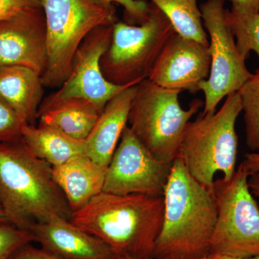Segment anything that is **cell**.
I'll use <instances>...</instances> for the list:
<instances>
[{
    "mask_svg": "<svg viewBox=\"0 0 259 259\" xmlns=\"http://www.w3.org/2000/svg\"><path fill=\"white\" fill-rule=\"evenodd\" d=\"M112 259H136L134 258H131V257L127 256V255H114L113 258Z\"/></svg>",
    "mask_w": 259,
    "mask_h": 259,
    "instance_id": "d6a6232c",
    "label": "cell"
},
{
    "mask_svg": "<svg viewBox=\"0 0 259 259\" xmlns=\"http://www.w3.org/2000/svg\"><path fill=\"white\" fill-rule=\"evenodd\" d=\"M42 8V0H0V21Z\"/></svg>",
    "mask_w": 259,
    "mask_h": 259,
    "instance_id": "484cf974",
    "label": "cell"
},
{
    "mask_svg": "<svg viewBox=\"0 0 259 259\" xmlns=\"http://www.w3.org/2000/svg\"><path fill=\"white\" fill-rule=\"evenodd\" d=\"M136 90L137 85L130 87L112 97L85 140L86 154L102 167L108 166L127 126L130 108Z\"/></svg>",
    "mask_w": 259,
    "mask_h": 259,
    "instance_id": "9a60e30c",
    "label": "cell"
},
{
    "mask_svg": "<svg viewBox=\"0 0 259 259\" xmlns=\"http://www.w3.org/2000/svg\"><path fill=\"white\" fill-rule=\"evenodd\" d=\"M10 224L5 211L3 210V207L0 205V225ZM11 225V224H10Z\"/></svg>",
    "mask_w": 259,
    "mask_h": 259,
    "instance_id": "1f68e13d",
    "label": "cell"
},
{
    "mask_svg": "<svg viewBox=\"0 0 259 259\" xmlns=\"http://www.w3.org/2000/svg\"><path fill=\"white\" fill-rule=\"evenodd\" d=\"M10 259H64L44 248H35L31 243L24 245Z\"/></svg>",
    "mask_w": 259,
    "mask_h": 259,
    "instance_id": "4316f807",
    "label": "cell"
},
{
    "mask_svg": "<svg viewBox=\"0 0 259 259\" xmlns=\"http://www.w3.org/2000/svg\"><path fill=\"white\" fill-rule=\"evenodd\" d=\"M231 3V11L240 15H250L259 11V0H228Z\"/></svg>",
    "mask_w": 259,
    "mask_h": 259,
    "instance_id": "83f0119b",
    "label": "cell"
},
{
    "mask_svg": "<svg viewBox=\"0 0 259 259\" xmlns=\"http://www.w3.org/2000/svg\"><path fill=\"white\" fill-rule=\"evenodd\" d=\"M112 29L113 24L100 25L87 35L75 54L69 77L56 93L42 100L38 114L71 98L88 100L101 113L112 97L130 88L107 81L100 68V59L111 42Z\"/></svg>",
    "mask_w": 259,
    "mask_h": 259,
    "instance_id": "30bf717a",
    "label": "cell"
},
{
    "mask_svg": "<svg viewBox=\"0 0 259 259\" xmlns=\"http://www.w3.org/2000/svg\"><path fill=\"white\" fill-rule=\"evenodd\" d=\"M47 32L45 88H60L69 77L76 51L97 27L117 21L115 7L105 8L92 0H42Z\"/></svg>",
    "mask_w": 259,
    "mask_h": 259,
    "instance_id": "8992f818",
    "label": "cell"
},
{
    "mask_svg": "<svg viewBox=\"0 0 259 259\" xmlns=\"http://www.w3.org/2000/svg\"><path fill=\"white\" fill-rule=\"evenodd\" d=\"M106 171L84 154L53 167V177L74 212L103 192Z\"/></svg>",
    "mask_w": 259,
    "mask_h": 259,
    "instance_id": "2e32d148",
    "label": "cell"
},
{
    "mask_svg": "<svg viewBox=\"0 0 259 259\" xmlns=\"http://www.w3.org/2000/svg\"><path fill=\"white\" fill-rule=\"evenodd\" d=\"M172 163L155 157L127 126L107 166L103 192L163 197Z\"/></svg>",
    "mask_w": 259,
    "mask_h": 259,
    "instance_id": "8fae6325",
    "label": "cell"
},
{
    "mask_svg": "<svg viewBox=\"0 0 259 259\" xmlns=\"http://www.w3.org/2000/svg\"><path fill=\"white\" fill-rule=\"evenodd\" d=\"M100 112L93 104L80 98H71L58 102L38 114L39 124L58 129L72 139L85 141Z\"/></svg>",
    "mask_w": 259,
    "mask_h": 259,
    "instance_id": "d6986e66",
    "label": "cell"
},
{
    "mask_svg": "<svg viewBox=\"0 0 259 259\" xmlns=\"http://www.w3.org/2000/svg\"><path fill=\"white\" fill-rule=\"evenodd\" d=\"M21 140L34 156L52 167L86 154L85 141L72 139L58 129L41 124H26L22 131Z\"/></svg>",
    "mask_w": 259,
    "mask_h": 259,
    "instance_id": "ac0fdd59",
    "label": "cell"
},
{
    "mask_svg": "<svg viewBox=\"0 0 259 259\" xmlns=\"http://www.w3.org/2000/svg\"><path fill=\"white\" fill-rule=\"evenodd\" d=\"M30 231L41 248L64 259H112L115 254L106 243L69 220L36 223Z\"/></svg>",
    "mask_w": 259,
    "mask_h": 259,
    "instance_id": "5bb4252c",
    "label": "cell"
},
{
    "mask_svg": "<svg viewBox=\"0 0 259 259\" xmlns=\"http://www.w3.org/2000/svg\"><path fill=\"white\" fill-rule=\"evenodd\" d=\"M241 163L249 176L259 174V151L246 153L244 161Z\"/></svg>",
    "mask_w": 259,
    "mask_h": 259,
    "instance_id": "f1b7e54d",
    "label": "cell"
},
{
    "mask_svg": "<svg viewBox=\"0 0 259 259\" xmlns=\"http://www.w3.org/2000/svg\"><path fill=\"white\" fill-rule=\"evenodd\" d=\"M238 92L244 118L245 143L251 151H259V74L252 75Z\"/></svg>",
    "mask_w": 259,
    "mask_h": 259,
    "instance_id": "44dd1931",
    "label": "cell"
},
{
    "mask_svg": "<svg viewBox=\"0 0 259 259\" xmlns=\"http://www.w3.org/2000/svg\"><path fill=\"white\" fill-rule=\"evenodd\" d=\"M168 18L177 33L209 46L197 0H150Z\"/></svg>",
    "mask_w": 259,
    "mask_h": 259,
    "instance_id": "ffe728a7",
    "label": "cell"
},
{
    "mask_svg": "<svg viewBox=\"0 0 259 259\" xmlns=\"http://www.w3.org/2000/svg\"><path fill=\"white\" fill-rule=\"evenodd\" d=\"M242 112L238 92L226 97L218 112L201 114L186 126L179 157L189 174L201 185L213 191L214 175L231 180L236 171L238 137L236 124Z\"/></svg>",
    "mask_w": 259,
    "mask_h": 259,
    "instance_id": "277c9868",
    "label": "cell"
},
{
    "mask_svg": "<svg viewBox=\"0 0 259 259\" xmlns=\"http://www.w3.org/2000/svg\"><path fill=\"white\" fill-rule=\"evenodd\" d=\"M210 63L209 46L175 32L162 49L148 79L161 88L195 94L208 78Z\"/></svg>",
    "mask_w": 259,
    "mask_h": 259,
    "instance_id": "7c38bea8",
    "label": "cell"
},
{
    "mask_svg": "<svg viewBox=\"0 0 259 259\" xmlns=\"http://www.w3.org/2000/svg\"><path fill=\"white\" fill-rule=\"evenodd\" d=\"M248 187H249L250 192L253 194V197H256L258 199L259 207V174H253L248 177Z\"/></svg>",
    "mask_w": 259,
    "mask_h": 259,
    "instance_id": "f546056e",
    "label": "cell"
},
{
    "mask_svg": "<svg viewBox=\"0 0 259 259\" xmlns=\"http://www.w3.org/2000/svg\"><path fill=\"white\" fill-rule=\"evenodd\" d=\"M163 226L153 259H204L209 254L217 220L213 191L201 185L178 157L163 194Z\"/></svg>",
    "mask_w": 259,
    "mask_h": 259,
    "instance_id": "7a4b0ae2",
    "label": "cell"
},
{
    "mask_svg": "<svg viewBox=\"0 0 259 259\" xmlns=\"http://www.w3.org/2000/svg\"><path fill=\"white\" fill-rule=\"evenodd\" d=\"M174 32L168 18L151 3L147 20L141 25L116 22L111 42L100 59L105 79L113 84L127 87L148 79Z\"/></svg>",
    "mask_w": 259,
    "mask_h": 259,
    "instance_id": "52a82bcc",
    "label": "cell"
},
{
    "mask_svg": "<svg viewBox=\"0 0 259 259\" xmlns=\"http://www.w3.org/2000/svg\"><path fill=\"white\" fill-rule=\"evenodd\" d=\"M47 63V23L42 8L0 21V67L24 66L42 76Z\"/></svg>",
    "mask_w": 259,
    "mask_h": 259,
    "instance_id": "4fadbf2b",
    "label": "cell"
},
{
    "mask_svg": "<svg viewBox=\"0 0 259 259\" xmlns=\"http://www.w3.org/2000/svg\"><path fill=\"white\" fill-rule=\"evenodd\" d=\"M163 214V197L102 192L72 212L70 221L106 243L116 255L153 259Z\"/></svg>",
    "mask_w": 259,
    "mask_h": 259,
    "instance_id": "6da1fadb",
    "label": "cell"
},
{
    "mask_svg": "<svg viewBox=\"0 0 259 259\" xmlns=\"http://www.w3.org/2000/svg\"><path fill=\"white\" fill-rule=\"evenodd\" d=\"M199 8L208 33L211 59L208 78L200 84L204 95L202 115H205L214 114L223 98L239 91L253 74L246 67L226 23L225 0H207Z\"/></svg>",
    "mask_w": 259,
    "mask_h": 259,
    "instance_id": "9c48e42d",
    "label": "cell"
},
{
    "mask_svg": "<svg viewBox=\"0 0 259 259\" xmlns=\"http://www.w3.org/2000/svg\"><path fill=\"white\" fill-rule=\"evenodd\" d=\"M0 205L10 224L71 220L72 211L53 177V167L34 156L22 140L0 143Z\"/></svg>",
    "mask_w": 259,
    "mask_h": 259,
    "instance_id": "3957f363",
    "label": "cell"
},
{
    "mask_svg": "<svg viewBox=\"0 0 259 259\" xmlns=\"http://www.w3.org/2000/svg\"><path fill=\"white\" fill-rule=\"evenodd\" d=\"M180 93L144 79L137 84L130 108L129 128L155 157L165 163H173L179 157L186 126L204 103L196 99L188 110H184L179 100Z\"/></svg>",
    "mask_w": 259,
    "mask_h": 259,
    "instance_id": "5b68a950",
    "label": "cell"
},
{
    "mask_svg": "<svg viewBox=\"0 0 259 259\" xmlns=\"http://www.w3.org/2000/svg\"><path fill=\"white\" fill-rule=\"evenodd\" d=\"M33 241V234L29 230L10 224L0 225V259H10L21 247Z\"/></svg>",
    "mask_w": 259,
    "mask_h": 259,
    "instance_id": "603a6c76",
    "label": "cell"
},
{
    "mask_svg": "<svg viewBox=\"0 0 259 259\" xmlns=\"http://www.w3.org/2000/svg\"><path fill=\"white\" fill-rule=\"evenodd\" d=\"M26 124L0 97V143L13 142L21 139L22 131Z\"/></svg>",
    "mask_w": 259,
    "mask_h": 259,
    "instance_id": "cb8c5ba5",
    "label": "cell"
},
{
    "mask_svg": "<svg viewBox=\"0 0 259 259\" xmlns=\"http://www.w3.org/2000/svg\"><path fill=\"white\" fill-rule=\"evenodd\" d=\"M204 259H259V256L249 258H241L231 256V255L221 254V253H209Z\"/></svg>",
    "mask_w": 259,
    "mask_h": 259,
    "instance_id": "4dcf8cb0",
    "label": "cell"
},
{
    "mask_svg": "<svg viewBox=\"0 0 259 259\" xmlns=\"http://www.w3.org/2000/svg\"><path fill=\"white\" fill-rule=\"evenodd\" d=\"M242 164L229 181L214 180L217 220L209 253L236 258L259 256V207Z\"/></svg>",
    "mask_w": 259,
    "mask_h": 259,
    "instance_id": "ba28073f",
    "label": "cell"
},
{
    "mask_svg": "<svg viewBox=\"0 0 259 259\" xmlns=\"http://www.w3.org/2000/svg\"><path fill=\"white\" fill-rule=\"evenodd\" d=\"M94 3L110 8L114 3L122 5L124 8L125 23L130 25H141L147 20L149 15L150 3L146 0H92Z\"/></svg>",
    "mask_w": 259,
    "mask_h": 259,
    "instance_id": "d4e9b609",
    "label": "cell"
},
{
    "mask_svg": "<svg viewBox=\"0 0 259 259\" xmlns=\"http://www.w3.org/2000/svg\"><path fill=\"white\" fill-rule=\"evenodd\" d=\"M225 18L241 55L246 59L253 51L259 59V11L253 15H240L226 10ZM256 74H259V67Z\"/></svg>",
    "mask_w": 259,
    "mask_h": 259,
    "instance_id": "7402d4cb",
    "label": "cell"
},
{
    "mask_svg": "<svg viewBox=\"0 0 259 259\" xmlns=\"http://www.w3.org/2000/svg\"><path fill=\"white\" fill-rule=\"evenodd\" d=\"M44 84L36 71L20 66L0 67V97L28 125H35Z\"/></svg>",
    "mask_w": 259,
    "mask_h": 259,
    "instance_id": "e0dca14e",
    "label": "cell"
}]
</instances>
